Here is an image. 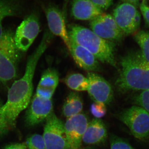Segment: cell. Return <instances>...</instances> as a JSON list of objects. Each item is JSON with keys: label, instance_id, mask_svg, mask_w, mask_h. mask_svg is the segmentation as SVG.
I'll return each mask as SVG.
<instances>
[{"label": "cell", "instance_id": "obj_14", "mask_svg": "<svg viewBox=\"0 0 149 149\" xmlns=\"http://www.w3.org/2000/svg\"><path fill=\"white\" fill-rule=\"evenodd\" d=\"M70 42L69 51L76 64L87 71H98L100 64L95 57L85 48L70 40Z\"/></svg>", "mask_w": 149, "mask_h": 149}, {"label": "cell", "instance_id": "obj_4", "mask_svg": "<svg viewBox=\"0 0 149 149\" xmlns=\"http://www.w3.org/2000/svg\"><path fill=\"white\" fill-rule=\"evenodd\" d=\"M21 52L15 45L14 34L4 30L0 39V82L6 83L16 77Z\"/></svg>", "mask_w": 149, "mask_h": 149}, {"label": "cell", "instance_id": "obj_1", "mask_svg": "<svg viewBox=\"0 0 149 149\" xmlns=\"http://www.w3.org/2000/svg\"><path fill=\"white\" fill-rule=\"evenodd\" d=\"M52 39L50 32L46 31L39 45L27 60L24 75L16 80L8 92L6 102L1 109V120L8 128L15 126L17 118L30 102L33 91V80L40 58L47 49Z\"/></svg>", "mask_w": 149, "mask_h": 149}, {"label": "cell", "instance_id": "obj_12", "mask_svg": "<svg viewBox=\"0 0 149 149\" xmlns=\"http://www.w3.org/2000/svg\"><path fill=\"white\" fill-rule=\"evenodd\" d=\"M45 12L51 33L60 37L69 50L70 39L62 12L56 7L52 5L46 8Z\"/></svg>", "mask_w": 149, "mask_h": 149}, {"label": "cell", "instance_id": "obj_8", "mask_svg": "<svg viewBox=\"0 0 149 149\" xmlns=\"http://www.w3.org/2000/svg\"><path fill=\"white\" fill-rule=\"evenodd\" d=\"M91 29L95 34L107 41H119L123 37L124 33L116 24L113 17L102 13L91 20Z\"/></svg>", "mask_w": 149, "mask_h": 149}, {"label": "cell", "instance_id": "obj_15", "mask_svg": "<svg viewBox=\"0 0 149 149\" xmlns=\"http://www.w3.org/2000/svg\"><path fill=\"white\" fill-rule=\"evenodd\" d=\"M59 82L58 73L53 68L47 69L44 72L38 84L36 95L46 100H51Z\"/></svg>", "mask_w": 149, "mask_h": 149}, {"label": "cell", "instance_id": "obj_23", "mask_svg": "<svg viewBox=\"0 0 149 149\" xmlns=\"http://www.w3.org/2000/svg\"><path fill=\"white\" fill-rule=\"evenodd\" d=\"M136 104L149 113V89L143 91L136 97Z\"/></svg>", "mask_w": 149, "mask_h": 149}, {"label": "cell", "instance_id": "obj_24", "mask_svg": "<svg viewBox=\"0 0 149 149\" xmlns=\"http://www.w3.org/2000/svg\"><path fill=\"white\" fill-rule=\"evenodd\" d=\"M91 113L96 118L102 117L107 112L105 104L102 103L95 102L91 106Z\"/></svg>", "mask_w": 149, "mask_h": 149}, {"label": "cell", "instance_id": "obj_2", "mask_svg": "<svg viewBox=\"0 0 149 149\" xmlns=\"http://www.w3.org/2000/svg\"><path fill=\"white\" fill-rule=\"evenodd\" d=\"M120 74L116 80L119 91H145L149 89V63L141 52L130 53L120 59Z\"/></svg>", "mask_w": 149, "mask_h": 149}, {"label": "cell", "instance_id": "obj_30", "mask_svg": "<svg viewBox=\"0 0 149 149\" xmlns=\"http://www.w3.org/2000/svg\"><path fill=\"white\" fill-rule=\"evenodd\" d=\"M8 128V127L5 124L0 123V136H2L4 133H6Z\"/></svg>", "mask_w": 149, "mask_h": 149}, {"label": "cell", "instance_id": "obj_18", "mask_svg": "<svg viewBox=\"0 0 149 149\" xmlns=\"http://www.w3.org/2000/svg\"><path fill=\"white\" fill-rule=\"evenodd\" d=\"M21 0H0V39L3 33L2 23L8 17L16 16L21 12Z\"/></svg>", "mask_w": 149, "mask_h": 149}, {"label": "cell", "instance_id": "obj_7", "mask_svg": "<svg viewBox=\"0 0 149 149\" xmlns=\"http://www.w3.org/2000/svg\"><path fill=\"white\" fill-rule=\"evenodd\" d=\"M38 17L32 13L24 19L14 34L15 45L21 52H26L34 42L40 32Z\"/></svg>", "mask_w": 149, "mask_h": 149}, {"label": "cell", "instance_id": "obj_28", "mask_svg": "<svg viewBox=\"0 0 149 149\" xmlns=\"http://www.w3.org/2000/svg\"><path fill=\"white\" fill-rule=\"evenodd\" d=\"M3 149H27V148L26 143H22L9 144Z\"/></svg>", "mask_w": 149, "mask_h": 149}, {"label": "cell", "instance_id": "obj_3", "mask_svg": "<svg viewBox=\"0 0 149 149\" xmlns=\"http://www.w3.org/2000/svg\"><path fill=\"white\" fill-rule=\"evenodd\" d=\"M68 31L70 40L87 49L98 60L116 66L114 46L111 42L99 37L91 29L76 24L70 25Z\"/></svg>", "mask_w": 149, "mask_h": 149}, {"label": "cell", "instance_id": "obj_25", "mask_svg": "<svg viewBox=\"0 0 149 149\" xmlns=\"http://www.w3.org/2000/svg\"><path fill=\"white\" fill-rule=\"evenodd\" d=\"M110 146L111 149H135L126 141L113 136L111 139Z\"/></svg>", "mask_w": 149, "mask_h": 149}, {"label": "cell", "instance_id": "obj_29", "mask_svg": "<svg viewBox=\"0 0 149 149\" xmlns=\"http://www.w3.org/2000/svg\"><path fill=\"white\" fill-rule=\"evenodd\" d=\"M121 1L124 3H127L133 5L136 7L139 6V0H121Z\"/></svg>", "mask_w": 149, "mask_h": 149}, {"label": "cell", "instance_id": "obj_27", "mask_svg": "<svg viewBox=\"0 0 149 149\" xmlns=\"http://www.w3.org/2000/svg\"><path fill=\"white\" fill-rule=\"evenodd\" d=\"M140 8L145 21L149 25V7L143 1L140 5Z\"/></svg>", "mask_w": 149, "mask_h": 149}, {"label": "cell", "instance_id": "obj_31", "mask_svg": "<svg viewBox=\"0 0 149 149\" xmlns=\"http://www.w3.org/2000/svg\"><path fill=\"white\" fill-rule=\"evenodd\" d=\"M2 106L1 105V102H0V123H2L3 124H4L2 122V121H1V108ZM7 126V125H6Z\"/></svg>", "mask_w": 149, "mask_h": 149}, {"label": "cell", "instance_id": "obj_17", "mask_svg": "<svg viewBox=\"0 0 149 149\" xmlns=\"http://www.w3.org/2000/svg\"><path fill=\"white\" fill-rule=\"evenodd\" d=\"M107 137V131L104 123L100 118H95L88 122L83 142L88 145L100 144L105 141Z\"/></svg>", "mask_w": 149, "mask_h": 149}, {"label": "cell", "instance_id": "obj_11", "mask_svg": "<svg viewBox=\"0 0 149 149\" xmlns=\"http://www.w3.org/2000/svg\"><path fill=\"white\" fill-rule=\"evenodd\" d=\"M53 108L52 99L46 100L35 95L26 113V124L29 126H35L47 119L53 112Z\"/></svg>", "mask_w": 149, "mask_h": 149}, {"label": "cell", "instance_id": "obj_6", "mask_svg": "<svg viewBox=\"0 0 149 149\" xmlns=\"http://www.w3.org/2000/svg\"><path fill=\"white\" fill-rule=\"evenodd\" d=\"M42 136L46 149H70L64 123L53 112L46 119Z\"/></svg>", "mask_w": 149, "mask_h": 149}, {"label": "cell", "instance_id": "obj_19", "mask_svg": "<svg viewBox=\"0 0 149 149\" xmlns=\"http://www.w3.org/2000/svg\"><path fill=\"white\" fill-rule=\"evenodd\" d=\"M83 109V100L79 94L74 92L70 93L63 107V115L68 118L80 114Z\"/></svg>", "mask_w": 149, "mask_h": 149}, {"label": "cell", "instance_id": "obj_22", "mask_svg": "<svg viewBox=\"0 0 149 149\" xmlns=\"http://www.w3.org/2000/svg\"><path fill=\"white\" fill-rule=\"evenodd\" d=\"M27 149H46L45 144L42 136L34 134L27 139Z\"/></svg>", "mask_w": 149, "mask_h": 149}, {"label": "cell", "instance_id": "obj_10", "mask_svg": "<svg viewBox=\"0 0 149 149\" xmlns=\"http://www.w3.org/2000/svg\"><path fill=\"white\" fill-rule=\"evenodd\" d=\"M88 123L87 116L82 113L67 118L64 127L70 149H80Z\"/></svg>", "mask_w": 149, "mask_h": 149}, {"label": "cell", "instance_id": "obj_20", "mask_svg": "<svg viewBox=\"0 0 149 149\" xmlns=\"http://www.w3.org/2000/svg\"><path fill=\"white\" fill-rule=\"evenodd\" d=\"M64 82L68 88L75 91H88L89 87L88 78L80 73L68 74L65 78Z\"/></svg>", "mask_w": 149, "mask_h": 149}, {"label": "cell", "instance_id": "obj_32", "mask_svg": "<svg viewBox=\"0 0 149 149\" xmlns=\"http://www.w3.org/2000/svg\"><path fill=\"white\" fill-rule=\"evenodd\" d=\"M81 149H93L92 148H90V147H87V148H84Z\"/></svg>", "mask_w": 149, "mask_h": 149}, {"label": "cell", "instance_id": "obj_16", "mask_svg": "<svg viewBox=\"0 0 149 149\" xmlns=\"http://www.w3.org/2000/svg\"><path fill=\"white\" fill-rule=\"evenodd\" d=\"M102 13V10L90 0H74L72 2L71 14L75 19L92 20Z\"/></svg>", "mask_w": 149, "mask_h": 149}, {"label": "cell", "instance_id": "obj_9", "mask_svg": "<svg viewBox=\"0 0 149 149\" xmlns=\"http://www.w3.org/2000/svg\"><path fill=\"white\" fill-rule=\"evenodd\" d=\"M89 80L88 93L95 102L107 104L111 102L113 92L111 85L104 77L93 72L87 75Z\"/></svg>", "mask_w": 149, "mask_h": 149}, {"label": "cell", "instance_id": "obj_21", "mask_svg": "<svg viewBox=\"0 0 149 149\" xmlns=\"http://www.w3.org/2000/svg\"><path fill=\"white\" fill-rule=\"evenodd\" d=\"M134 38L141 48V54L149 63V32L139 31L136 33Z\"/></svg>", "mask_w": 149, "mask_h": 149}, {"label": "cell", "instance_id": "obj_13", "mask_svg": "<svg viewBox=\"0 0 149 149\" xmlns=\"http://www.w3.org/2000/svg\"><path fill=\"white\" fill-rule=\"evenodd\" d=\"M137 11L135 6L127 3L119 5L113 10V17L124 34L130 35L138 29L134 23Z\"/></svg>", "mask_w": 149, "mask_h": 149}, {"label": "cell", "instance_id": "obj_5", "mask_svg": "<svg viewBox=\"0 0 149 149\" xmlns=\"http://www.w3.org/2000/svg\"><path fill=\"white\" fill-rule=\"evenodd\" d=\"M136 139L143 140L149 137V113L141 107L134 106L125 109L119 116Z\"/></svg>", "mask_w": 149, "mask_h": 149}, {"label": "cell", "instance_id": "obj_26", "mask_svg": "<svg viewBox=\"0 0 149 149\" xmlns=\"http://www.w3.org/2000/svg\"><path fill=\"white\" fill-rule=\"evenodd\" d=\"M92 3L102 10H107L112 5L113 0H90Z\"/></svg>", "mask_w": 149, "mask_h": 149}]
</instances>
